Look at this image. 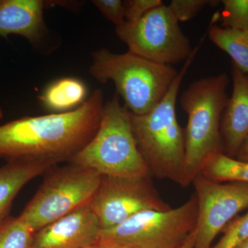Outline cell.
<instances>
[{
    "label": "cell",
    "instance_id": "obj_24",
    "mask_svg": "<svg viewBox=\"0 0 248 248\" xmlns=\"http://www.w3.org/2000/svg\"><path fill=\"white\" fill-rule=\"evenodd\" d=\"M81 248H134L113 241L99 239L97 242Z\"/></svg>",
    "mask_w": 248,
    "mask_h": 248
},
{
    "label": "cell",
    "instance_id": "obj_28",
    "mask_svg": "<svg viewBox=\"0 0 248 248\" xmlns=\"http://www.w3.org/2000/svg\"><path fill=\"white\" fill-rule=\"evenodd\" d=\"M3 117V112L1 110V107H0V120Z\"/></svg>",
    "mask_w": 248,
    "mask_h": 248
},
{
    "label": "cell",
    "instance_id": "obj_4",
    "mask_svg": "<svg viewBox=\"0 0 248 248\" xmlns=\"http://www.w3.org/2000/svg\"><path fill=\"white\" fill-rule=\"evenodd\" d=\"M89 71L99 82L112 81L124 107L137 115L146 113L159 103L179 73L170 65L129 51L115 53L107 48L93 53Z\"/></svg>",
    "mask_w": 248,
    "mask_h": 248
},
{
    "label": "cell",
    "instance_id": "obj_12",
    "mask_svg": "<svg viewBox=\"0 0 248 248\" xmlns=\"http://www.w3.org/2000/svg\"><path fill=\"white\" fill-rule=\"evenodd\" d=\"M232 93L221 123L223 153L234 157L248 138V76L236 65L232 64Z\"/></svg>",
    "mask_w": 248,
    "mask_h": 248
},
{
    "label": "cell",
    "instance_id": "obj_7",
    "mask_svg": "<svg viewBox=\"0 0 248 248\" xmlns=\"http://www.w3.org/2000/svg\"><path fill=\"white\" fill-rule=\"evenodd\" d=\"M197 217L194 195L178 208L136 214L120 226L101 231L99 239L134 248H179L195 231Z\"/></svg>",
    "mask_w": 248,
    "mask_h": 248
},
{
    "label": "cell",
    "instance_id": "obj_21",
    "mask_svg": "<svg viewBox=\"0 0 248 248\" xmlns=\"http://www.w3.org/2000/svg\"><path fill=\"white\" fill-rule=\"evenodd\" d=\"M210 0H172L169 7L178 22H186L195 17L205 6L216 4Z\"/></svg>",
    "mask_w": 248,
    "mask_h": 248
},
{
    "label": "cell",
    "instance_id": "obj_27",
    "mask_svg": "<svg viewBox=\"0 0 248 248\" xmlns=\"http://www.w3.org/2000/svg\"><path fill=\"white\" fill-rule=\"evenodd\" d=\"M236 248H248V239L244 241L242 244L238 246Z\"/></svg>",
    "mask_w": 248,
    "mask_h": 248
},
{
    "label": "cell",
    "instance_id": "obj_9",
    "mask_svg": "<svg viewBox=\"0 0 248 248\" xmlns=\"http://www.w3.org/2000/svg\"><path fill=\"white\" fill-rule=\"evenodd\" d=\"M89 205L102 231L120 226L141 212L166 211L171 208L160 197L149 177L102 175Z\"/></svg>",
    "mask_w": 248,
    "mask_h": 248
},
{
    "label": "cell",
    "instance_id": "obj_17",
    "mask_svg": "<svg viewBox=\"0 0 248 248\" xmlns=\"http://www.w3.org/2000/svg\"><path fill=\"white\" fill-rule=\"evenodd\" d=\"M200 174L214 182L248 184V162L220 153L209 160Z\"/></svg>",
    "mask_w": 248,
    "mask_h": 248
},
{
    "label": "cell",
    "instance_id": "obj_11",
    "mask_svg": "<svg viewBox=\"0 0 248 248\" xmlns=\"http://www.w3.org/2000/svg\"><path fill=\"white\" fill-rule=\"evenodd\" d=\"M100 225L89 205L36 232L31 248H81L97 242Z\"/></svg>",
    "mask_w": 248,
    "mask_h": 248
},
{
    "label": "cell",
    "instance_id": "obj_14",
    "mask_svg": "<svg viewBox=\"0 0 248 248\" xmlns=\"http://www.w3.org/2000/svg\"><path fill=\"white\" fill-rule=\"evenodd\" d=\"M54 166L45 161H16L0 167V226L9 218L13 202L23 187Z\"/></svg>",
    "mask_w": 248,
    "mask_h": 248
},
{
    "label": "cell",
    "instance_id": "obj_25",
    "mask_svg": "<svg viewBox=\"0 0 248 248\" xmlns=\"http://www.w3.org/2000/svg\"><path fill=\"white\" fill-rule=\"evenodd\" d=\"M238 159L248 162V138L246 139L244 144L241 146V149L238 153Z\"/></svg>",
    "mask_w": 248,
    "mask_h": 248
},
{
    "label": "cell",
    "instance_id": "obj_16",
    "mask_svg": "<svg viewBox=\"0 0 248 248\" xmlns=\"http://www.w3.org/2000/svg\"><path fill=\"white\" fill-rule=\"evenodd\" d=\"M208 37L217 47L230 55L234 64L248 76V31L211 24Z\"/></svg>",
    "mask_w": 248,
    "mask_h": 248
},
{
    "label": "cell",
    "instance_id": "obj_6",
    "mask_svg": "<svg viewBox=\"0 0 248 248\" xmlns=\"http://www.w3.org/2000/svg\"><path fill=\"white\" fill-rule=\"evenodd\" d=\"M32 200L19 215L32 231H40L62 217L89 205L102 175L69 163L48 170Z\"/></svg>",
    "mask_w": 248,
    "mask_h": 248
},
{
    "label": "cell",
    "instance_id": "obj_19",
    "mask_svg": "<svg viewBox=\"0 0 248 248\" xmlns=\"http://www.w3.org/2000/svg\"><path fill=\"white\" fill-rule=\"evenodd\" d=\"M221 27L248 31V0H223Z\"/></svg>",
    "mask_w": 248,
    "mask_h": 248
},
{
    "label": "cell",
    "instance_id": "obj_3",
    "mask_svg": "<svg viewBox=\"0 0 248 248\" xmlns=\"http://www.w3.org/2000/svg\"><path fill=\"white\" fill-rule=\"evenodd\" d=\"M229 78L221 73L194 81L183 93L180 105L187 115L186 158L181 186L193 182L213 156L223 153L222 116L228 103Z\"/></svg>",
    "mask_w": 248,
    "mask_h": 248
},
{
    "label": "cell",
    "instance_id": "obj_26",
    "mask_svg": "<svg viewBox=\"0 0 248 248\" xmlns=\"http://www.w3.org/2000/svg\"><path fill=\"white\" fill-rule=\"evenodd\" d=\"M195 238L196 229L195 231L192 233V234L189 236L187 241H186V242L183 244V246H181L179 248H194V246H195Z\"/></svg>",
    "mask_w": 248,
    "mask_h": 248
},
{
    "label": "cell",
    "instance_id": "obj_15",
    "mask_svg": "<svg viewBox=\"0 0 248 248\" xmlns=\"http://www.w3.org/2000/svg\"><path fill=\"white\" fill-rule=\"evenodd\" d=\"M86 87L81 80L63 78L50 85L40 99L48 110L54 113L68 112L85 102Z\"/></svg>",
    "mask_w": 248,
    "mask_h": 248
},
{
    "label": "cell",
    "instance_id": "obj_13",
    "mask_svg": "<svg viewBox=\"0 0 248 248\" xmlns=\"http://www.w3.org/2000/svg\"><path fill=\"white\" fill-rule=\"evenodd\" d=\"M45 2L42 0H2L0 3V36H22L38 44L45 35Z\"/></svg>",
    "mask_w": 248,
    "mask_h": 248
},
{
    "label": "cell",
    "instance_id": "obj_18",
    "mask_svg": "<svg viewBox=\"0 0 248 248\" xmlns=\"http://www.w3.org/2000/svg\"><path fill=\"white\" fill-rule=\"evenodd\" d=\"M34 234L20 217H9L0 226V248H31Z\"/></svg>",
    "mask_w": 248,
    "mask_h": 248
},
{
    "label": "cell",
    "instance_id": "obj_8",
    "mask_svg": "<svg viewBox=\"0 0 248 248\" xmlns=\"http://www.w3.org/2000/svg\"><path fill=\"white\" fill-rule=\"evenodd\" d=\"M128 51L161 64L186 61L193 49L169 6H158L134 24L115 29Z\"/></svg>",
    "mask_w": 248,
    "mask_h": 248
},
{
    "label": "cell",
    "instance_id": "obj_1",
    "mask_svg": "<svg viewBox=\"0 0 248 248\" xmlns=\"http://www.w3.org/2000/svg\"><path fill=\"white\" fill-rule=\"evenodd\" d=\"M104 105L102 90L96 89L71 111L0 125V161L71 162L97 133Z\"/></svg>",
    "mask_w": 248,
    "mask_h": 248
},
{
    "label": "cell",
    "instance_id": "obj_5",
    "mask_svg": "<svg viewBox=\"0 0 248 248\" xmlns=\"http://www.w3.org/2000/svg\"><path fill=\"white\" fill-rule=\"evenodd\" d=\"M70 163L101 175L149 177L151 172L134 135L131 114L121 104L117 93L104 105L97 133Z\"/></svg>",
    "mask_w": 248,
    "mask_h": 248
},
{
    "label": "cell",
    "instance_id": "obj_22",
    "mask_svg": "<svg viewBox=\"0 0 248 248\" xmlns=\"http://www.w3.org/2000/svg\"><path fill=\"white\" fill-rule=\"evenodd\" d=\"M92 2L104 17L115 24L116 29L126 23L125 4L121 0H93Z\"/></svg>",
    "mask_w": 248,
    "mask_h": 248
},
{
    "label": "cell",
    "instance_id": "obj_10",
    "mask_svg": "<svg viewBox=\"0 0 248 248\" xmlns=\"http://www.w3.org/2000/svg\"><path fill=\"white\" fill-rule=\"evenodd\" d=\"M198 204L194 248H211L214 240L240 212L248 208V184L214 182L199 174L194 179Z\"/></svg>",
    "mask_w": 248,
    "mask_h": 248
},
{
    "label": "cell",
    "instance_id": "obj_29",
    "mask_svg": "<svg viewBox=\"0 0 248 248\" xmlns=\"http://www.w3.org/2000/svg\"><path fill=\"white\" fill-rule=\"evenodd\" d=\"M0 3H1V0H0Z\"/></svg>",
    "mask_w": 248,
    "mask_h": 248
},
{
    "label": "cell",
    "instance_id": "obj_2",
    "mask_svg": "<svg viewBox=\"0 0 248 248\" xmlns=\"http://www.w3.org/2000/svg\"><path fill=\"white\" fill-rule=\"evenodd\" d=\"M203 39L193 49L160 102L143 115L130 112L134 135L150 172L159 179H169L180 185L185 165V131L178 122L176 103L184 76Z\"/></svg>",
    "mask_w": 248,
    "mask_h": 248
},
{
    "label": "cell",
    "instance_id": "obj_20",
    "mask_svg": "<svg viewBox=\"0 0 248 248\" xmlns=\"http://www.w3.org/2000/svg\"><path fill=\"white\" fill-rule=\"evenodd\" d=\"M248 239V210L226 228L224 234L213 248H236Z\"/></svg>",
    "mask_w": 248,
    "mask_h": 248
},
{
    "label": "cell",
    "instance_id": "obj_23",
    "mask_svg": "<svg viewBox=\"0 0 248 248\" xmlns=\"http://www.w3.org/2000/svg\"><path fill=\"white\" fill-rule=\"evenodd\" d=\"M125 21L128 24L138 22L148 12L164 4L161 0H129L124 2Z\"/></svg>",
    "mask_w": 248,
    "mask_h": 248
}]
</instances>
